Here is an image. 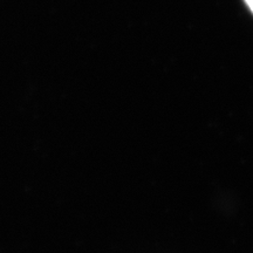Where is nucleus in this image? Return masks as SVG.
Wrapping results in <instances>:
<instances>
[{"label":"nucleus","mask_w":253,"mask_h":253,"mask_svg":"<svg viewBox=\"0 0 253 253\" xmlns=\"http://www.w3.org/2000/svg\"><path fill=\"white\" fill-rule=\"evenodd\" d=\"M245 4L249 6V8L251 9V12L253 13V0H244Z\"/></svg>","instance_id":"nucleus-1"}]
</instances>
